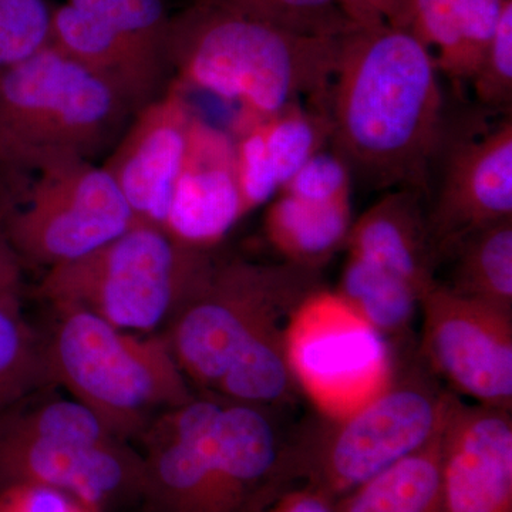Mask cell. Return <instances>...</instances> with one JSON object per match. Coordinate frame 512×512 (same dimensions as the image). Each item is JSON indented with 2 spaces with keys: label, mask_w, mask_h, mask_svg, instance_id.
<instances>
[{
  "label": "cell",
  "mask_w": 512,
  "mask_h": 512,
  "mask_svg": "<svg viewBox=\"0 0 512 512\" xmlns=\"http://www.w3.org/2000/svg\"><path fill=\"white\" fill-rule=\"evenodd\" d=\"M440 77L433 53L389 23L342 37L326 106L332 150L353 180L429 200L448 141Z\"/></svg>",
  "instance_id": "obj_1"
},
{
  "label": "cell",
  "mask_w": 512,
  "mask_h": 512,
  "mask_svg": "<svg viewBox=\"0 0 512 512\" xmlns=\"http://www.w3.org/2000/svg\"><path fill=\"white\" fill-rule=\"evenodd\" d=\"M340 39L298 35L227 0H195L171 18L167 63L178 86L265 117L305 99L328 100Z\"/></svg>",
  "instance_id": "obj_2"
},
{
  "label": "cell",
  "mask_w": 512,
  "mask_h": 512,
  "mask_svg": "<svg viewBox=\"0 0 512 512\" xmlns=\"http://www.w3.org/2000/svg\"><path fill=\"white\" fill-rule=\"evenodd\" d=\"M45 346L56 386L128 443L197 396L163 333L138 336L93 313L56 309Z\"/></svg>",
  "instance_id": "obj_3"
},
{
  "label": "cell",
  "mask_w": 512,
  "mask_h": 512,
  "mask_svg": "<svg viewBox=\"0 0 512 512\" xmlns=\"http://www.w3.org/2000/svg\"><path fill=\"white\" fill-rule=\"evenodd\" d=\"M134 113L113 87L49 43L0 69V170L93 161Z\"/></svg>",
  "instance_id": "obj_4"
},
{
  "label": "cell",
  "mask_w": 512,
  "mask_h": 512,
  "mask_svg": "<svg viewBox=\"0 0 512 512\" xmlns=\"http://www.w3.org/2000/svg\"><path fill=\"white\" fill-rule=\"evenodd\" d=\"M453 394L410 370L394 377L372 402L342 417L316 413L282 447L279 487L292 481L336 501L397 461L430 443L440 430Z\"/></svg>",
  "instance_id": "obj_5"
},
{
  "label": "cell",
  "mask_w": 512,
  "mask_h": 512,
  "mask_svg": "<svg viewBox=\"0 0 512 512\" xmlns=\"http://www.w3.org/2000/svg\"><path fill=\"white\" fill-rule=\"evenodd\" d=\"M215 256L164 228L136 224L74 261L46 271L37 295L56 309H80L114 328L154 332L190 298Z\"/></svg>",
  "instance_id": "obj_6"
},
{
  "label": "cell",
  "mask_w": 512,
  "mask_h": 512,
  "mask_svg": "<svg viewBox=\"0 0 512 512\" xmlns=\"http://www.w3.org/2000/svg\"><path fill=\"white\" fill-rule=\"evenodd\" d=\"M36 394L0 419V490L35 484L101 512L140 503V451L111 434L83 404Z\"/></svg>",
  "instance_id": "obj_7"
},
{
  "label": "cell",
  "mask_w": 512,
  "mask_h": 512,
  "mask_svg": "<svg viewBox=\"0 0 512 512\" xmlns=\"http://www.w3.org/2000/svg\"><path fill=\"white\" fill-rule=\"evenodd\" d=\"M319 286V271L288 262L215 258L163 335L188 382L212 393L239 350L262 330L288 322Z\"/></svg>",
  "instance_id": "obj_8"
},
{
  "label": "cell",
  "mask_w": 512,
  "mask_h": 512,
  "mask_svg": "<svg viewBox=\"0 0 512 512\" xmlns=\"http://www.w3.org/2000/svg\"><path fill=\"white\" fill-rule=\"evenodd\" d=\"M10 194L3 242L20 261L46 271L74 261L136 225L103 167L62 160L5 174Z\"/></svg>",
  "instance_id": "obj_9"
},
{
  "label": "cell",
  "mask_w": 512,
  "mask_h": 512,
  "mask_svg": "<svg viewBox=\"0 0 512 512\" xmlns=\"http://www.w3.org/2000/svg\"><path fill=\"white\" fill-rule=\"evenodd\" d=\"M285 342L299 392L320 416L356 412L397 375L392 345L336 289L319 286L303 298L286 323Z\"/></svg>",
  "instance_id": "obj_10"
},
{
  "label": "cell",
  "mask_w": 512,
  "mask_h": 512,
  "mask_svg": "<svg viewBox=\"0 0 512 512\" xmlns=\"http://www.w3.org/2000/svg\"><path fill=\"white\" fill-rule=\"evenodd\" d=\"M423 365L477 404L512 409V312L436 281L420 296Z\"/></svg>",
  "instance_id": "obj_11"
},
{
  "label": "cell",
  "mask_w": 512,
  "mask_h": 512,
  "mask_svg": "<svg viewBox=\"0 0 512 512\" xmlns=\"http://www.w3.org/2000/svg\"><path fill=\"white\" fill-rule=\"evenodd\" d=\"M222 406L215 394H197L160 414L140 437L146 512H217Z\"/></svg>",
  "instance_id": "obj_12"
},
{
  "label": "cell",
  "mask_w": 512,
  "mask_h": 512,
  "mask_svg": "<svg viewBox=\"0 0 512 512\" xmlns=\"http://www.w3.org/2000/svg\"><path fill=\"white\" fill-rule=\"evenodd\" d=\"M439 185L426 205L439 262L471 232L512 218V120L484 136L446 143Z\"/></svg>",
  "instance_id": "obj_13"
},
{
  "label": "cell",
  "mask_w": 512,
  "mask_h": 512,
  "mask_svg": "<svg viewBox=\"0 0 512 512\" xmlns=\"http://www.w3.org/2000/svg\"><path fill=\"white\" fill-rule=\"evenodd\" d=\"M195 111L187 92L168 83L133 114L101 167L119 188L137 224L164 228Z\"/></svg>",
  "instance_id": "obj_14"
},
{
  "label": "cell",
  "mask_w": 512,
  "mask_h": 512,
  "mask_svg": "<svg viewBox=\"0 0 512 512\" xmlns=\"http://www.w3.org/2000/svg\"><path fill=\"white\" fill-rule=\"evenodd\" d=\"M441 487L447 512H512L510 410L453 394L441 431Z\"/></svg>",
  "instance_id": "obj_15"
},
{
  "label": "cell",
  "mask_w": 512,
  "mask_h": 512,
  "mask_svg": "<svg viewBox=\"0 0 512 512\" xmlns=\"http://www.w3.org/2000/svg\"><path fill=\"white\" fill-rule=\"evenodd\" d=\"M245 215L234 138L195 113L164 229L191 247L212 249Z\"/></svg>",
  "instance_id": "obj_16"
},
{
  "label": "cell",
  "mask_w": 512,
  "mask_h": 512,
  "mask_svg": "<svg viewBox=\"0 0 512 512\" xmlns=\"http://www.w3.org/2000/svg\"><path fill=\"white\" fill-rule=\"evenodd\" d=\"M50 43L113 87L137 111L167 89V57L86 10L52 9Z\"/></svg>",
  "instance_id": "obj_17"
},
{
  "label": "cell",
  "mask_w": 512,
  "mask_h": 512,
  "mask_svg": "<svg viewBox=\"0 0 512 512\" xmlns=\"http://www.w3.org/2000/svg\"><path fill=\"white\" fill-rule=\"evenodd\" d=\"M343 249L346 256L403 279L420 296L437 281L440 262L427 225L426 200L419 192H384L379 201L353 220Z\"/></svg>",
  "instance_id": "obj_18"
},
{
  "label": "cell",
  "mask_w": 512,
  "mask_h": 512,
  "mask_svg": "<svg viewBox=\"0 0 512 512\" xmlns=\"http://www.w3.org/2000/svg\"><path fill=\"white\" fill-rule=\"evenodd\" d=\"M505 0H402L389 23L433 53L441 76L470 82L497 28Z\"/></svg>",
  "instance_id": "obj_19"
},
{
  "label": "cell",
  "mask_w": 512,
  "mask_h": 512,
  "mask_svg": "<svg viewBox=\"0 0 512 512\" xmlns=\"http://www.w3.org/2000/svg\"><path fill=\"white\" fill-rule=\"evenodd\" d=\"M352 222V204H312L279 192L268 202L264 231L284 262L320 272L345 248Z\"/></svg>",
  "instance_id": "obj_20"
},
{
  "label": "cell",
  "mask_w": 512,
  "mask_h": 512,
  "mask_svg": "<svg viewBox=\"0 0 512 512\" xmlns=\"http://www.w3.org/2000/svg\"><path fill=\"white\" fill-rule=\"evenodd\" d=\"M441 431L420 450L333 501L335 512H447L441 487Z\"/></svg>",
  "instance_id": "obj_21"
},
{
  "label": "cell",
  "mask_w": 512,
  "mask_h": 512,
  "mask_svg": "<svg viewBox=\"0 0 512 512\" xmlns=\"http://www.w3.org/2000/svg\"><path fill=\"white\" fill-rule=\"evenodd\" d=\"M286 323H275L249 340L211 394L266 409L301 393L286 355Z\"/></svg>",
  "instance_id": "obj_22"
},
{
  "label": "cell",
  "mask_w": 512,
  "mask_h": 512,
  "mask_svg": "<svg viewBox=\"0 0 512 512\" xmlns=\"http://www.w3.org/2000/svg\"><path fill=\"white\" fill-rule=\"evenodd\" d=\"M448 288L468 298L512 312V218L495 222L458 241Z\"/></svg>",
  "instance_id": "obj_23"
},
{
  "label": "cell",
  "mask_w": 512,
  "mask_h": 512,
  "mask_svg": "<svg viewBox=\"0 0 512 512\" xmlns=\"http://www.w3.org/2000/svg\"><path fill=\"white\" fill-rule=\"evenodd\" d=\"M336 291L390 345L409 333L420 312V295L412 286L352 256H346Z\"/></svg>",
  "instance_id": "obj_24"
},
{
  "label": "cell",
  "mask_w": 512,
  "mask_h": 512,
  "mask_svg": "<svg viewBox=\"0 0 512 512\" xmlns=\"http://www.w3.org/2000/svg\"><path fill=\"white\" fill-rule=\"evenodd\" d=\"M53 387L45 336L23 318L20 306H0V419Z\"/></svg>",
  "instance_id": "obj_25"
},
{
  "label": "cell",
  "mask_w": 512,
  "mask_h": 512,
  "mask_svg": "<svg viewBox=\"0 0 512 512\" xmlns=\"http://www.w3.org/2000/svg\"><path fill=\"white\" fill-rule=\"evenodd\" d=\"M258 119L281 188L330 143L332 128L326 103H313L311 109L299 101Z\"/></svg>",
  "instance_id": "obj_26"
},
{
  "label": "cell",
  "mask_w": 512,
  "mask_h": 512,
  "mask_svg": "<svg viewBox=\"0 0 512 512\" xmlns=\"http://www.w3.org/2000/svg\"><path fill=\"white\" fill-rule=\"evenodd\" d=\"M237 8L298 35L340 39L355 28L338 0H227Z\"/></svg>",
  "instance_id": "obj_27"
},
{
  "label": "cell",
  "mask_w": 512,
  "mask_h": 512,
  "mask_svg": "<svg viewBox=\"0 0 512 512\" xmlns=\"http://www.w3.org/2000/svg\"><path fill=\"white\" fill-rule=\"evenodd\" d=\"M239 192L245 212L274 200L281 190L258 117L239 114L232 134Z\"/></svg>",
  "instance_id": "obj_28"
},
{
  "label": "cell",
  "mask_w": 512,
  "mask_h": 512,
  "mask_svg": "<svg viewBox=\"0 0 512 512\" xmlns=\"http://www.w3.org/2000/svg\"><path fill=\"white\" fill-rule=\"evenodd\" d=\"M52 9L46 0H0V69L49 45Z\"/></svg>",
  "instance_id": "obj_29"
},
{
  "label": "cell",
  "mask_w": 512,
  "mask_h": 512,
  "mask_svg": "<svg viewBox=\"0 0 512 512\" xmlns=\"http://www.w3.org/2000/svg\"><path fill=\"white\" fill-rule=\"evenodd\" d=\"M468 83L485 109L511 114L512 0H505L494 35Z\"/></svg>",
  "instance_id": "obj_30"
},
{
  "label": "cell",
  "mask_w": 512,
  "mask_h": 512,
  "mask_svg": "<svg viewBox=\"0 0 512 512\" xmlns=\"http://www.w3.org/2000/svg\"><path fill=\"white\" fill-rule=\"evenodd\" d=\"M353 181L348 164L335 151L323 150L306 161L279 192L312 204H352Z\"/></svg>",
  "instance_id": "obj_31"
},
{
  "label": "cell",
  "mask_w": 512,
  "mask_h": 512,
  "mask_svg": "<svg viewBox=\"0 0 512 512\" xmlns=\"http://www.w3.org/2000/svg\"><path fill=\"white\" fill-rule=\"evenodd\" d=\"M0 512H101L79 498L45 485L18 484L0 490Z\"/></svg>",
  "instance_id": "obj_32"
},
{
  "label": "cell",
  "mask_w": 512,
  "mask_h": 512,
  "mask_svg": "<svg viewBox=\"0 0 512 512\" xmlns=\"http://www.w3.org/2000/svg\"><path fill=\"white\" fill-rule=\"evenodd\" d=\"M402 0H338L339 8L355 28L390 23Z\"/></svg>",
  "instance_id": "obj_33"
},
{
  "label": "cell",
  "mask_w": 512,
  "mask_h": 512,
  "mask_svg": "<svg viewBox=\"0 0 512 512\" xmlns=\"http://www.w3.org/2000/svg\"><path fill=\"white\" fill-rule=\"evenodd\" d=\"M261 512H335V508L333 501L325 495L305 485H299L286 488L276 495Z\"/></svg>",
  "instance_id": "obj_34"
},
{
  "label": "cell",
  "mask_w": 512,
  "mask_h": 512,
  "mask_svg": "<svg viewBox=\"0 0 512 512\" xmlns=\"http://www.w3.org/2000/svg\"><path fill=\"white\" fill-rule=\"evenodd\" d=\"M0 271H18V259L5 242H0Z\"/></svg>",
  "instance_id": "obj_35"
}]
</instances>
